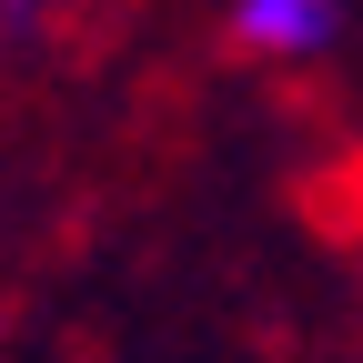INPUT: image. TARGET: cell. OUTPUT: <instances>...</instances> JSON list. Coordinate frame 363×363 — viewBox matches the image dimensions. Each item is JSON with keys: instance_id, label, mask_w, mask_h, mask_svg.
I'll return each instance as SVG.
<instances>
[{"instance_id": "7a4b0ae2", "label": "cell", "mask_w": 363, "mask_h": 363, "mask_svg": "<svg viewBox=\"0 0 363 363\" xmlns=\"http://www.w3.org/2000/svg\"><path fill=\"white\" fill-rule=\"evenodd\" d=\"M51 21V0H0V30H40Z\"/></svg>"}, {"instance_id": "6da1fadb", "label": "cell", "mask_w": 363, "mask_h": 363, "mask_svg": "<svg viewBox=\"0 0 363 363\" xmlns=\"http://www.w3.org/2000/svg\"><path fill=\"white\" fill-rule=\"evenodd\" d=\"M233 40L262 61H323L343 40V0H233Z\"/></svg>"}]
</instances>
